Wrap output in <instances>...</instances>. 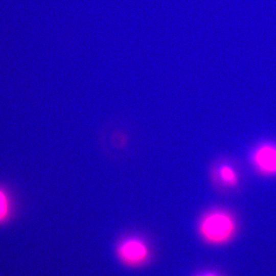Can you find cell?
Segmentation results:
<instances>
[{"mask_svg": "<svg viewBox=\"0 0 276 276\" xmlns=\"http://www.w3.org/2000/svg\"><path fill=\"white\" fill-rule=\"evenodd\" d=\"M240 224L236 214L223 206L208 209L199 217L197 229L206 243L214 246L225 244L237 235Z\"/></svg>", "mask_w": 276, "mask_h": 276, "instance_id": "1", "label": "cell"}, {"mask_svg": "<svg viewBox=\"0 0 276 276\" xmlns=\"http://www.w3.org/2000/svg\"><path fill=\"white\" fill-rule=\"evenodd\" d=\"M210 176L216 189L221 194L227 196L240 194L246 183V176L242 165L230 157L222 156L212 164Z\"/></svg>", "mask_w": 276, "mask_h": 276, "instance_id": "2", "label": "cell"}, {"mask_svg": "<svg viewBox=\"0 0 276 276\" xmlns=\"http://www.w3.org/2000/svg\"><path fill=\"white\" fill-rule=\"evenodd\" d=\"M117 256L124 264L131 267L144 265L149 260L150 248L141 237L130 236L122 240L117 247Z\"/></svg>", "mask_w": 276, "mask_h": 276, "instance_id": "3", "label": "cell"}, {"mask_svg": "<svg viewBox=\"0 0 276 276\" xmlns=\"http://www.w3.org/2000/svg\"><path fill=\"white\" fill-rule=\"evenodd\" d=\"M250 160L259 175L265 177L276 176V146L271 143L257 146L250 154Z\"/></svg>", "mask_w": 276, "mask_h": 276, "instance_id": "4", "label": "cell"}, {"mask_svg": "<svg viewBox=\"0 0 276 276\" xmlns=\"http://www.w3.org/2000/svg\"><path fill=\"white\" fill-rule=\"evenodd\" d=\"M11 210L9 196L0 188V224L5 222L10 216Z\"/></svg>", "mask_w": 276, "mask_h": 276, "instance_id": "5", "label": "cell"}, {"mask_svg": "<svg viewBox=\"0 0 276 276\" xmlns=\"http://www.w3.org/2000/svg\"><path fill=\"white\" fill-rule=\"evenodd\" d=\"M198 276H218L217 274L212 272H205L199 275Z\"/></svg>", "mask_w": 276, "mask_h": 276, "instance_id": "6", "label": "cell"}]
</instances>
